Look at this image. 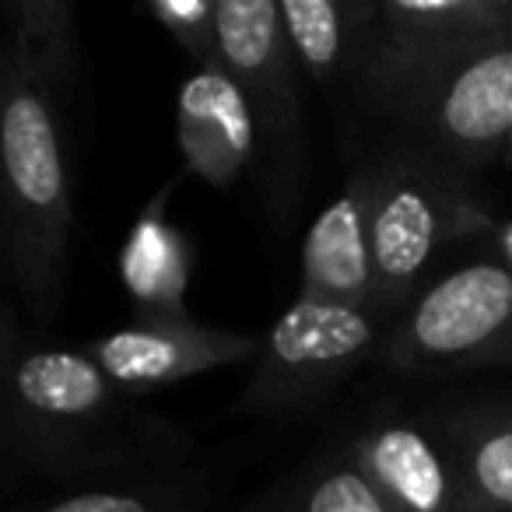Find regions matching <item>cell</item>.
<instances>
[{"label": "cell", "mask_w": 512, "mask_h": 512, "mask_svg": "<svg viewBox=\"0 0 512 512\" xmlns=\"http://www.w3.org/2000/svg\"><path fill=\"white\" fill-rule=\"evenodd\" d=\"M186 446L183 428L144 411L85 351L32 348L0 365V460L60 488L176 470Z\"/></svg>", "instance_id": "6da1fadb"}, {"label": "cell", "mask_w": 512, "mask_h": 512, "mask_svg": "<svg viewBox=\"0 0 512 512\" xmlns=\"http://www.w3.org/2000/svg\"><path fill=\"white\" fill-rule=\"evenodd\" d=\"M74 200L60 95L15 39L0 43V260L36 320L60 313Z\"/></svg>", "instance_id": "7a4b0ae2"}, {"label": "cell", "mask_w": 512, "mask_h": 512, "mask_svg": "<svg viewBox=\"0 0 512 512\" xmlns=\"http://www.w3.org/2000/svg\"><path fill=\"white\" fill-rule=\"evenodd\" d=\"M355 92L407 141L474 176L512 141V32L453 50H369Z\"/></svg>", "instance_id": "3957f363"}, {"label": "cell", "mask_w": 512, "mask_h": 512, "mask_svg": "<svg viewBox=\"0 0 512 512\" xmlns=\"http://www.w3.org/2000/svg\"><path fill=\"white\" fill-rule=\"evenodd\" d=\"M358 165L369 179L372 309L390 320L421 292L435 256L449 242L484 232L491 211L474 176L414 141L379 148Z\"/></svg>", "instance_id": "277c9868"}, {"label": "cell", "mask_w": 512, "mask_h": 512, "mask_svg": "<svg viewBox=\"0 0 512 512\" xmlns=\"http://www.w3.org/2000/svg\"><path fill=\"white\" fill-rule=\"evenodd\" d=\"M218 50L253 127L256 190L274 228L288 232L309 183V123L278 0H218Z\"/></svg>", "instance_id": "5b68a950"}, {"label": "cell", "mask_w": 512, "mask_h": 512, "mask_svg": "<svg viewBox=\"0 0 512 512\" xmlns=\"http://www.w3.org/2000/svg\"><path fill=\"white\" fill-rule=\"evenodd\" d=\"M386 316L376 309L299 299L260 337L239 407L260 418H306L362 369L376 362Z\"/></svg>", "instance_id": "8992f818"}, {"label": "cell", "mask_w": 512, "mask_h": 512, "mask_svg": "<svg viewBox=\"0 0 512 512\" xmlns=\"http://www.w3.org/2000/svg\"><path fill=\"white\" fill-rule=\"evenodd\" d=\"M505 358H512V271L498 256L421 288L376 351V362L397 376H453Z\"/></svg>", "instance_id": "52a82bcc"}, {"label": "cell", "mask_w": 512, "mask_h": 512, "mask_svg": "<svg viewBox=\"0 0 512 512\" xmlns=\"http://www.w3.org/2000/svg\"><path fill=\"white\" fill-rule=\"evenodd\" d=\"M334 446L369 477L390 512H491L439 432L421 421H365Z\"/></svg>", "instance_id": "ba28073f"}, {"label": "cell", "mask_w": 512, "mask_h": 512, "mask_svg": "<svg viewBox=\"0 0 512 512\" xmlns=\"http://www.w3.org/2000/svg\"><path fill=\"white\" fill-rule=\"evenodd\" d=\"M260 337L207 327L193 316H141L130 327L102 334L85 355L130 393L162 390L228 365H253Z\"/></svg>", "instance_id": "9c48e42d"}, {"label": "cell", "mask_w": 512, "mask_h": 512, "mask_svg": "<svg viewBox=\"0 0 512 512\" xmlns=\"http://www.w3.org/2000/svg\"><path fill=\"white\" fill-rule=\"evenodd\" d=\"M299 295L337 306L372 309V242H369V179L355 165L341 197L330 200L302 239Z\"/></svg>", "instance_id": "30bf717a"}, {"label": "cell", "mask_w": 512, "mask_h": 512, "mask_svg": "<svg viewBox=\"0 0 512 512\" xmlns=\"http://www.w3.org/2000/svg\"><path fill=\"white\" fill-rule=\"evenodd\" d=\"M179 148L197 176L232 186L253 165V127L242 92L225 67L197 71L179 95Z\"/></svg>", "instance_id": "8fae6325"}, {"label": "cell", "mask_w": 512, "mask_h": 512, "mask_svg": "<svg viewBox=\"0 0 512 512\" xmlns=\"http://www.w3.org/2000/svg\"><path fill=\"white\" fill-rule=\"evenodd\" d=\"M278 11L295 60L313 85H355L376 36L379 0H281Z\"/></svg>", "instance_id": "7c38bea8"}, {"label": "cell", "mask_w": 512, "mask_h": 512, "mask_svg": "<svg viewBox=\"0 0 512 512\" xmlns=\"http://www.w3.org/2000/svg\"><path fill=\"white\" fill-rule=\"evenodd\" d=\"M512 32V0H379L369 50L421 53L474 46Z\"/></svg>", "instance_id": "4fadbf2b"}, {"label": "cell", "mask_w": 512, "mask_h": 512, "mask_svg": "<svg viewBox=\"0 0 512 512\" xmlns=\"http://www.w3.org/2000/svg\"><path fill=\"white\" fill-rule=\"evenodd\" d=\"M190 264V246L162 218V200H155L137 218L120 260L123 285L141 306V316H190L186 313Z\"/></svg>", "instance_id": "5bb4252c"}, {"label": "cell", "mask_w": 512, "mask_h": 512, "mask_svg": "<svg viewBox=\"0 0 512 512\" xmlns=\"http://www.w3.org/2000/svg\"><path fill=\"white\" fill-rule=\"evenodd\" d=\"M211 488L197 470H162V474L130 477L60 488L53 495L29 498L8 512H207Z\"/></svg>", "instance_id": "9a60e30c"}, {"label": "cell", "mask_w": 512, "mask_h": 512, "mask_svg": "<svg viewBox=\"0 0 512 512\" xmlns=\"http://www.w3.org/2000/svg\"><path fill=\"white\" fill-rule=\"evenodd\" d=\"M239 512H390V505L341 449L327 446L267 484Z\"/></svg>", "instance_id": "2e32d148"}, {"label": "cell", "mask_w": 512, "mask_h": 512, "mask_svg": "<svg viewBox=\"0 0 512 512\" xmlns=\"http://www.w3.org/2000/svg\"><path fill=\"white\" fill-rule=\"evenodd\" d=\"M491 512H512V411H467L432 425Z\"/></svg>", "instance_id": "e0dca14e"}, {"label": "cell", "mask_w": 512, "mask_h": 512, "mask_svg": "<svg viewBox=\"0 0 512 512\" xmlns=\"http://www.w3.org/2000/svg\"><path fill=\"white\" fill-rule=\"evenodd\" d=\"M4 36L15 39L53 92L64 99L78 81V22L67 0H11L0 8Z\"/></svg>", "instance_id": "ac0fdd59"}, {"label": "cell", "mask_w": 512, "mask_h": 512, "mask_svg": "<svg viewBox=\"0 0 512 512\" xmlns=\"http://www.w3.org/2000/svg\"><path fill=\"white\" fill-rule=\"evenodd\" d=\"M148 15L193 60L197 71L221 67L218 4L214 0H151Z\"/></svg>", "instance_id": "d6986e66"}, {"label": "cell", "mask_w": 512, "mask_h": 512, "mask_svg": "<svg viewBox=\"0 0 512 512\" xmlns=\"http://www.w3.org/2000/svg\"><path fill=\"white\" fill-rule=\"evenodd\" d=\"M495 249H498V260H502V264L512 271V218L505 221L502 228H498V235H495Z\"/></svg>", "instance_id": "ffe728a7"}]
</instances>
